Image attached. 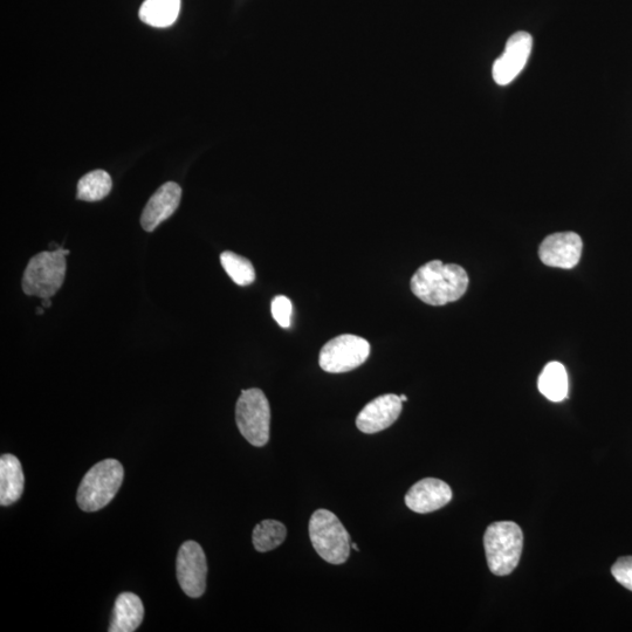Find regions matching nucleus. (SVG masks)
<instances>
[{
    "mask_svg": "<svg viewBox=\"0 0 632 632\" xmlns=\"http://www.w3.org/2000/svg\"><path fill=\"white\" fill-rule=\"evenodd\" d=\"M51 305H52V301L50 299H43V306H41V307L48 308Z\"/></svg>",
    "mask_w": 632,
    "mask_h": 632,
    "instance_id": "5701e85b",
    "label": "nucleus"
},
{
    "mask_svg": "<svg viewBox=\"0 0 632 632\" xmlns=\"http://www.w3.org/2000/svg\"><path fill=\"white\" fill-rule=\"evenodd\" d=\"M451 499L452 491L448 484L436 478H425L411 487L405 496V504L411 511L425 514L441 510Z\"/></svg>",
    "mask_w": 632,
    "mask_h": 632,
    "instance_id": "f8f14e48",
    "label": "nucleus"
},
{
    "mask_svg": "<svg viewBox=\"0 0 632 632\" xmlns=\"http://www.w3.org/2000/svg\"><path fill=\"white\" fill-rule=\"evenodd\" d=\"M352 547L355 549V551H359V547H357V545H356V544H354V542H353V544H352Z\"/></svg>",
    "mask_w": 632,
    "mask_h": 632,
    "instance_id": "a878e982",
    "label": "nucleus"
},
{
    "mask_svg": "<svg viewBox=\"0 0 632 632\" xmlns=\"http://www.w3.org/2000/svg\"><path fill=\"white\" fill-rule=\"evenodd\" d=\"M308 531L316 553L326 562L342 565L348 560L352 542L345 526L334 513L328 510L314 512Z\"/></svg>",
    "mask_w": 632,
    "mask_h": 632,
    "instance_id": "20e7f679",
    "label": "nucleus"
},
{
    "mask_svg": "<svg viewBox=\"0 0 632 632\" xmlns=\"http://www.w3.org/2000/svg\"><path fill=\"white\" fill-rule=\"evenodd\" d=\"M176 575L183 592L191 599L204 595L208 562L203 548L197 542L187 541L181 546L176 559Z\"/></svg>",
    "mask_w": 632,
    "mask_h": 632,
    "instance_id": "6e6552de",
    "label": "nucleus"
},
{
    "mask_svg": "<svg viewBox=\"0 0 632 632\" xmlns=\"http://www.w3.org/2000/svg\"><path fill=\"white\" fill-rule=\"evenodd\" d=\"M221 263L225 272L239 286H249L256 280V271L249 259L225 251L221 254Z\"/></svg>",
    "mask_w": 632,
    "mask_h": 632,
    "instance_id": "aec40b11",
    "label": "nucleus"
},
{
    "mask_svg": "<svg viewBox=\"0 0 632 632\" xmlns=\"http://www.w3.org/2000/svg\"><path fill=\"white\" fill-rule=\"evenodd\" d=\"M611 574L620 585L632 592V556L618 559L611 567Z\"/></svg>",
    "mask_w": 632,
    "mask_h": 632,
    "instance_id": "4be33fe9",
    "label": "nucleus"
},
{
    "mask_svg": "<svg viewBox=\"0 0 632 632\" xmlns=\"http://www.w3.org/2000/svg\"><path fill=\"white\" fill-rule=\"evenodd\" d=\"M369 355L370 345L367 340L360 336L343 334L322 347L319 363L326 373H348L362 366Z\"/></svg>",
    "mask_w": 632,
    "mask_h": 632,
    "instance_id": "0eeeda50",
    "label": "nucleus"
},
{
    "mask_svg": "<svg viewBox=\"0 0 632 632\" xmlns=\"http://www.w3.org/2000/svg\"><path fill=\"white\" fill-rule=\"evenodd\" d=\"M400 397H401L402 402L408 401V397L407 396L401 395Z\"/></svg>",
    "mask_w": 632,
    "mask_h": 632,
    "instance_id": "b1692460",
    "label": "nucleus"
},
{
    "mask_svg": "<svg viewBox=\"0 0 632 632\" xmlns=\"http://www.w3.org/2000/svg\"><path fill=\"white\" fill-rule=\"evenodd\" d=\"M286 537L287 530L284 524L276 520H264L254 527L252 541L259 553H266L283 544Z\"/></svg>",
    "mask_w": 632,
    "mask_h": 632,
    "instance_id": "a211bd4d",
    "label": "nucleus"
},
{
    "mask_svg": "<svg viewBox=\"0 0 632 632\" xmlns=\"http://www.w3.org/2000/svg\"><path fill=\"white\" fill-rule=\"evenodd\" d=\"M144 607L139 596L122 593L115 601L109 632H133L143 622Z\"/></svg>",
    "mask_w": 632,
    "mask_h": 632,
    "instance_id": "2eb2a0df",
    "label": "nucleus"
},
{
    "mask_svg": "<svg viewBox=\"0 0 632 632\" xmlns=\"http://www.w3.org/2000/svg\"><path fill=\"white\" fill-rule=\"evenodd\" d=\"M181 11V0H146L140 9V19L144 24L169 27L176 22Z\"/></svg>",
    "mask_w": 632,
    "mask_h": 632,
    "instance_id": "dca6fc26",
    "label": "nucleus"
},
{
    "mask_svg": "<svg viewBox=\"0 0 632 632\" xmlns=\"http://www.w3.org/2000/svg\"><path fill=\"white\" fill-rule=\"evenodd\" d=\"M271 312L273 319L278 322L280 327L288 328L291 326L293 306L291 300L285 295H278V297L273 299Z\"/></svg>",
    "mask_w": 632,
    "mask_h": 632,
    "instance_id": "412c9836",
    "label": "nucleus"
},
{
    "mask_svg": "<svg viewBox=\"0 0 632 632\" xmlns=\"http://www.w3.org/2000/svg\"><path fill=\"white\" fill-rule=\"evenodd\" d=\"M125 469L116 459H105L86 473L79 486L77 501L82 511L96 512L106 507L118 494Z\"/></svg>",
    "mask_w": 632,
    "mask_h": 632,
    "instance_id": "7ed1b4c3",
    "label": "nucleus"
},
{
    "mask_svg": "<svg viewBox=\"0 0 632 632\" xmlns=\"http://www.w3.org/2000/svg\"><path fill=\"white\" fill-rule=\"evenodd\" d=\"M469 276L462 266L432 260L419 267L411 279V291L431 306H444L463 297L469 287Z\"/></svg>",
    "mask_w": 632,
    "mask_h": 632,
    "instance_id": "f257e3e1",
    "label": "nucleus"
},
{
    "mask_svg": "<svg viewBox=\"0 0 632 632\" xmlns=\"http://www.w3.org/2000/svg\"><path fill=\"white\" fill-rule=\"evenodd\" d=\"M70 251L58 249L45 251L34 256L26 266L23 291L41 300L50 299L64 284L66 256Z\"/></svg>",
    "mask_w": 632,
    "mask_h": 632,
    "instance_id": "39448f33",
    "label": "nucleus"
},
{
    "mask_svg": "<svg viewBox=\"0 0 632 632\" xmlns=\"http://www.w3.org/2000/svg\"><path fill=\"white\" fill-rule=\"evenodd\" d=\"M487 565L497 576L510 575L519 565L524 534L515 522H494L484 535Z\"/></svg>",
    "mask_w": 632,
    "mask_h": 632,
    "instance_id": "f03ea898",
    "label": "nucleus"
},
{
    "mask_svg": "<svg viewBox=\"0 0 632 632\" xmlns=\"http://www.w3.org/2000/svg\"><path fill=\"white\" fill-rule=\"evenodd\" d=\"M37 314H44V308H39Z\"/></svg>",
    "mask_w": 632,
    "mask_h": 632,
    "instance_id": "393cba45",
    "label": "nucleus"
},
{
    "mask_svg": "<svg viewBox=\"0 0 632 632\" xmlns=\"http://www.w3.org/2000/svg\"><path fill=\"white\" fill-rule=\"evenodd\" d=\"M112 187V178L106 171L94 170L79 181L77 198L85 202H98L109 195Z\"/></svg>",
    "mask_w": 632,
    "mask_h": 632,
    "instance_id": "6ab92c4d",
    "label": "nucleus"
},
{
    "mask_svg": "<svg viewBox=\"0 0 632 632\" xmlns=\"http://www.w3.org/2000/svg\"><path fill=\"white\" fill-rule=\"evenodd\" d=\"M402 403L401 397L394 394L375 398L357 416V429L363 434L373 435L390 428L401 415Z\"/></svg>",
    "mask_w": 632,
    "mask_h": 632,
    "instance_id": "9b49d317",
    "label": "nucleus"
},
{
    "mask_svg": "<svg viewBox=\"0 0 632 632\" xmlns=\"http://www.w3.org/2000/svg\"><path fill=\"white\" fill-rule=\"evenodd\" d=\"M582 239L575 232H559L548 236L541 243L539 256L547 266L558 269H573L582 256Z\"/></svg>",
    "mask_w": 632,
    "mask_h": 632,
    "instance_id": "9d476101",
    "label": "nucleus"
},
{
    "mask_svg": "<svg viewBox=\"0 0 632 632\" xmlns=\"http://www.w3.org/2000/svg\"><path fill=\"white\" fill-rule=\"evenodd\" d=\"M25 477L22 463L16 456L0 457V505L10 506L23 496Z\"/></svg>",
    "mask_w": 632,
    "mask_h": 632,
    "instance_id": "4468645a",
    "label": "nucleus"
},
{
    "mask_svg": "<svg viewBox=\"0 0 632 632\" xmlns=\"http://www.w3.org/2000/svg\"><path fill=\"white\" fill-rule=\"evenodd\" d=\"M240 434L247 442L261 448L269 442L271 409L269 400L260 389L243 390L236 407Z\"/></svg>",
    "mask_w": 632,
    "mask_h": 632,
    "instance_id": "423d86ee",
    "label": "nucleus"
},
{
    "mask_svg": "<svg viewBox=\"0 0 632 632\" xmlns=\"http://www.w3.org/2000/svg\"><path fill=\"white\" fill-rule=\"evenodd\" d=\"M539 390L547 400L562 402L568 397L567 370L560 362H549L539 377Z\"/></svg>",
    "mask_w": 632,
    "mask_h": 632,
    "instance_id": "f3484780",
    "label": "nucleus"
},
{
    "mask_svg": "<svg viewBox=\"0 0 632 632\" xmlns=\"http://www.w3.org/2000/svg\"><path fill=\"white\" fill-rule=\"evenodd\" d=\"M533 38L530 33L519 31L507 40L503 56L494 61L492 74L499 86L510 85L524 70L530 59Z\"/></svg>",
    "mask_w": 632,
    "mask_h": 632,
    "instance_id": "1a4fd4ad",
    "label": "nucleus"
},
{
    "mask_svg": "<svg viewBox=\"0 0 632 632\" xmlns=\"http://www.w3.org/2000/svg\"><path fill=\"white\" fill-rule=\"evenodd\" d=\"M182 189L174 182L163 184L149 199L141 216L144 231L153 232L158 225L175 214L181 203Z\"/></svg>",
    "mask_w": 632,
    "mask_h": 632,
    "instance_id": "ddd939ff",
    "label": "nucleus"
}]
</instances>
